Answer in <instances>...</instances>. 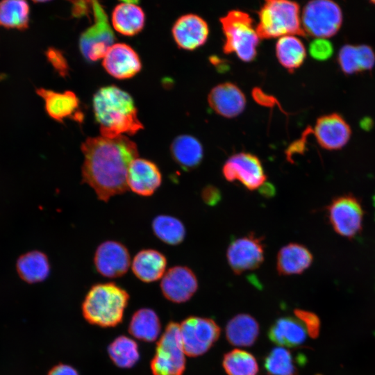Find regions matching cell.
I'll return each instance as SVG.
<instances>
[{
  "mask_svg": "<svg viewBox=\"0 0 375 375\" xmlns=\"http://www.w3.org/2000/svg\"><path fill=\"white\" fill-rule=\"evenodd\" d=\"M111 20L117 32L124 35L133 36L142 30L145 15L142 9L135 2L124 1L115 7Z\"/></svg>",
  "mask_w": 375,
  "mask_h": 375,
  "instance_id": "cb8c5ba5",
  "label": "cell"
},
{
  "mask_svg": "<svg viewBox=\"0 0 375 375\" xmlns=\"http://www.w3.org/2000/svg\"><path fill=\"white\" fill-rule=\"evenodd\" d=\"M179 326L184 352L190 357L204 354L220 335L219 326L210 318L190 316Z\"/></svg>",
  "mask_w": 375,
  "mask_h": 375,
  "instance_id": "30bf717a",
  "label": "cell"
},
{
  "mask_svg": "<svg viewBox=\"0 0 375 375\" xmlns=\"http://www.w3.org/2000/svg\"><path fill=\"white\" fill-rule=\"evenodd\" d=\"M312 261L313 256L306 247L292 242L279 250L276 257V269L280 275L299 274L306 271Z\"/></svg>",
  "mask_w": 375,
  "mask_h": 375,
  "instance_id": "44dd1931",
  "label": "cell"
},
{
  "mask_svg": "<svg viewBox=\"0 0 375 375\" xmlns=\"http://www.w3.org/2000/svg\"><path fill=\"white\" fill-rule=\"evenodd\" d=\"M129 301L128 292L115 283L91 287L82 303V314L90 324L103 328L122 322Z\"/></svg>",
  "mask_w": 375,
  "mask_h": 375,
  "instance_id": "3957f363",
  "label": "cell"
},
{
  "mask_svg": "<svg viewBox=\"0 0 375 375\" xmlns=\"http://www.w3.org/2000/svg\"><path fill=\"white\" fill-rule=\"evenodd\" d=\"M362 128H371L372 122L370 120V119H363V120L361 122Z\"/></svg>",
  "mask_w": 375,
  "mask_h": 375,
  "instance_id": "60d3db41",
  "label": "cell"
},
{
  "mask_svg": "<svg viewBox=\"0 0 375 375\" xmlns=\"http://www.w3.org/2000/svg\"><path fill=\"white\" fill-rule=\"evenodd\" d=\"M264 367L268 375H297L291 352L284 347L273 348L265 356Z\"/></svg>",
  "mask_w": 375,
  "mask_h": 375,
  "instance_id": "836d02e7",
  "label": "cell"
},
{
  "mask_svg": "<svg viewBox=\"0 0 375 375\" xmlns=\"http://www.w3.org/2000/svg\"><path fill=\"white\" fill-rule=\"evenodd\" d=\"M208 103L217 113L231 118L243 111L246 99L238 86L231 83H224L211 90L208 94Z\"/></svg>",
  "mask_w": 375,
  "mask_h": 375,
  "instance_id": "ffe728a7",
  "label": "cell"
},
{
  "mask_svg": "<svg viewBox=\"0 0 375 375\" xmlns=\"http://www.w3.org/2000/svg\"><path fill=\"white\" fill-rule=\"evenodd\" d=\"M16 268L19 277L28 283H40L50 274L48 257L40 251L22 255L17 261Z\"/></svg>",
  "mask_w": 375,
  "mask_h": 375,
  "instance_id": "4316f807",
  "label": "cell"
},
{
  "mask_svg": "<svg viewBox=\"0 0 375 375\" xmlns=\"http://www.w3.org/2000/svg\"><path fill=\"white\" fill-rule=\"evenodd\" d=\"M222 366L228 375H257L259 367L256 358L249 352L233 349L223 358Z\"/></svg>",
  "mask_w": 375,
  "mask_h": 375,
  "instance_id": "d6a6232c",
  "label": "cell"
},
{
  "mask_svg": "<svg viewBox=\"0 0 375 375\" xmlns=\"http://www.w3.org/2000/svg\"><path fill=\"white\" fill-rule=\"evenodd\" d=\"M309 53L314 59L324 61L333 55V47L326 38H316L310 44Z\"/></svg>",
  "mask_w": 375,
  "mask_h": 375,
  "instance_id": "8d00e7d4",
  "label": "cell"
},
{
  "mask_svg": "<svg viewBox=\"0 0 375 375\" xmlns=\"http://www.w3.org/2000/svg\"><path fill=\"white\" fill-rule=\"evenodd\" d=\"M160 289L169 301L181 303L190 300L198 289L194 272L186 266H174L161 278Z\"/></svg>",
  "mask_w": 375,
  "mask_h": 375,
  "instance_id": "5bb4252c",
  "label": "cell"
},
{
  "mask_svg": "<svg viewBox=\"0 0 375 375\" xmlns=\"http://www.w3.org/2000/svg\"><path fill=\"white\" fill-rule=\"evenodd\" d=\"M81 149L84 156L82 182L94 190L99 200L108 201L128 190V167L138 157L137 144L133 141L126 135L88 138Z\"/></svg>",
  "mask_w": 375,
  "mask_h": 375,
  "instance_id": "6da1fadb",
  "label": "cell"
},
{
  "mask_svg": "<svg viewBox=\"0 0 375 375\" xmlns=\"http://www.w3.org/2000/svg\"><path fill=\"white\" fill-rule=\"evenodd\" d=\"M222 174L226 181H238L251 191L258 189L267 180L260 159L247 152L238 153L229 157L222 167Z\"/></svg>",
  "mask_w": 375,
  "mask_h": 375,
  "instance_id": "8fae6325",
  "label": "cell"
},
{
  "mask_svg": "<svg viewBox=\"0 0 375 375\" xmlns=\"http://www.w3.org/2000/svg\"><path fill=\"white\" fill-rule=\"evenodd\" d=\"M372 3H374V4H375V1H372Z\"/></svg>",
  "mask_w": 375,
  "mask_h": 375,
  "instance_id": "b9f144b4",
  "label": "cell"
},
{
  "mask_svg": "<svg viewBox=\"0 0 375 375\" xmlns=\"http://www.w3.org/2000/svg\"><path fill=\"white\" fill-rule=\"evenodd\" d=\"M93 110L102 137L133 135L143 128L133 98L116 86L97 90L93 97Z\"/></svg>",
  "mask_w": 375,
  "mask_h": 375,
  "instance_id": "7a4b0ae2",
  "label": "cell"
},
{
  "mask_svg": "<svg viewBox=\"0 0 375 375\" xmlns=\"http://www.w3.org/2000/svg\"><path fill=\"white\" fill-rule=\"evenodd\" d=\"M340 6L330 0H315L306 3L303 9L301 24L306 33L316 38L335 35L342 24Z\"/></svg>",
  "mask_w": 375,
  "mask_h": 375,
  "instance_id": "52a82bcc",
  "label": "cell"
},
{
  "mask_svg": "<svg viewBox=\"0 0 375 375\" xmlns=\"http://www.w3.org/2000/svg\"><path fill=\"white\" fill-rule=\"evenodd\" d=\"M260 332L259 324L249 314L234 316L227 323L225 333L228 342L236 347H250L256 341Z\"/></svg>",
  "mask_w": 375,
  "mask_h": 375,
  "instance_id": "484cf974",
  "label": "cell"
},
{
  "mask_svg": "<svg viewBox=\"0 0 375 375\" xmlns=\"http://www.w3.org/2000/svg\"><path fill=\"white\" fill-rule=\"evenodd\" d=\"M162 175L153 162L137 158L129 165L127 185L134 193L144 197L152 195L160 186Z\"/></svg>",
  "mask_w": 375,
  "mask_h": 375,
  "instance_id": "e0dca14e",
  "label": "cell"
},
{
  "mask_svg": "<svg viewBox=\"0 0 375 375\" xmlns=\"http://www.w3.org/2000/svg\"><path fill=\"white\" fill-rule=\"evenodd\" d=\"M94 14L93 24L81 35L79 46L83 56L89 61L103 58L108 49L114 44L115 35L102 6L91 1Z\"/></svg>",
  "mask_w": 375,
  "mask_h": 375,
  "instance_id": "9c48e42d",
  "label": "cell"
},
{
  "mask_svg": "<svg viewBox=\"0 0 375 375\" xmlns=\"http://www.w3.org/2000/svg\"><path fill=\"white\" fill-rule=\"evenodd\" d=\"M262 238L250 233L231 241L226 250L227 262L235 274L258 269L265 259Z\"/></svg>",
  "mask_w": 375,
  "mask_h": 375,
  "instance_id": "7c38bea8",
  "label": "cell"
},
{
  "mask_svg": "<svg viewBox=\"0 0 375 375\" xmlns=\"http://www.w3.org/2000/svg\"><path fill=\"white\" fill-rule=\"evenodd\" d=\"M94 264L101 275L110 278H118L128 272L131 265L130 254L122 243L107 240L97 248Z\"/></svg>",
  "mask_w": 375,
  "mask_h": 375,
  "instance_id": "4fadbf2b",
  "label": "cell"
},
{
  "mask_svg": "<svg viewBox=\"0 0 375 375\" xmlns=\"http://www.w3.org/2000/svg\"><path fill=\"white\" fill-rule=\"evenodd\" d=\"M36 92L44 99L46 112L54 120L62 122L69 117L79 122L82 120L83 115L78 110L79 99L73 92H56L38 88Z\"/></svg>",
  "mask_w": 375,
  "mask_h": 375,
  "instance_id": "d6986e66",
  "label": "cell"
},
{
  "mask_svg": "<svg viewBox=\"0 0 375 375\" xmlns=\"http://www.w3.org/2000/svg\"><path fill=\"white\" fill-rule=\"evenodd\" d=\"M313 133L321 147L326 150H338L347 144L351 130L340 115L331 113L317 119Z\"/></svg>",
  "mask_w": 375,
  "mask_h": 375,
  "instance_id": "9a60e30c",
  "label": "cell"
},
{
  "mask_svg": "<svg viewBox=\"0 0 375 375\" xmlns=\"http://www.w3.org/2000/svg\"><path fill=\"white\" fill-rule=\"evenodd\" d=\"M306 330L296 317H282L277 319L268 331L269 339L281 347H298L306 340Z\"/></svg>",
  "mask_w": 375,
  "mask_h": 375,
  "instance_id": "603a6c76",
  "label": "cell"
},
{
  "mask_svg": "<svg viewBox=\"0 0 375 375\" xmlns=\"http://www.w3.org/2000/svg\"><path fill=\"white\" fill-rule=\"evenodd\" d=\"M108 353L110 360L118 367L131 368L139 360L138 344L131 338L120 335L108 345Z\"/></svg>",
  "mask_w": 375,
  "mask_h": 375,
  "instance_id": "f546056e",
  "label": "cell"
},
{
  "mask_svg": "<svg viewBox=\"0 0 375 375\" xmlns=\"http://www.w3.org/2000/svg\"><path fill=\"white\" fill-rule=\"evenodd\" d=\"M276 55L281 65L292 72L304 62L306 50L299 38L295 35H285L276 42Z\"/></svg>",
  "mask_w": 375,
  "mask_h": 375,
  "instance_id": "f1b7e54d",
  "label": "cell"
},
{
  "mask_svg": "<svg viewBox=\"0 0 375 375\" xmlns=\"http://www.w3.org/2000/svg\"><path fill=\"white\" fill-rule=\"evenodd\" d=\"M201 197L206 204L213 206L219 201L221 194L218 188L209 185L202 190Z\"/></svg>",
  "mask_w": 375,
  "mask_h": 375,
  "instance_id": "f35d334b",
  "label": "cell"
},
{
  "mask_svg": "<svg viewBox=\"0 0 375 375\" xmlns=\"http://www.w3.org/2000/svg\"><path fill=\"white\" fill-rule=\"evenodd\" d=\"M102 64L106 72L117 79L132 78L142 68L138 53L124 43L112 44L104 56Z\"/></svg>",
  "mask_w": 375,
  "mask_h": 375,
  "instance_id": "2e32d148",
  "label": "cell"
},
{
  "mask_svg": "<svg viewBox=\"0 0 375 375\" xmlns=\"http://www.w3.org/2000/svg\"><path fill=\"white\" fill-rule=\"evenodd\" d=\"M185 356L179 324L170 322L157 342L151 361L153 375H183L185 369Z\"/></svg>",
  "mask_w": 375,
  "mask_h": 375,
  "instance_id": "8992f818",
  "label": "cell"
},
{
  "mask_svg": "<svg viewBox=\"0 0 375 375\" xmlns=\"http://www.w3.org/2000/svg\"><path fill=\"white\" fill-rule=\"evenodd\" d=\"M326 212L333 229L338 235L351 239L362 231L364 210L354 195L347 194L334 198Z\"/></svg>",
  "mask_w": 375,
  "mask_h": 375,
  "instance_id": "ba28073f",
  "label": "cell"
},
{
  "mask_svg": "<svg viewBox=\"0 0 375 375\" xmlns=\"http://www.w3.org/2000/svg\"><path fill=\"white\" fill-rule=\"evenodd\" d=\"M46 56L48 61L52 65L54 69L62 76L68 70V65L62 53L58 49L51 47L46 51Z\"/></svg>",
  "mask_w": 375,
  "mask_h": 375,
  "instance_id": "74e56055",
  "label": "cell"
},
{
  "mask_svg": "<svg viewBox=\"0 0 375 375\" xmlns=\"http://www.w3.org/2000/svg\"><path fill=\"white\" fill-rule=\"evenodd\" d=\"M170 153L174 160L187 171L197 167L203 157L201 142L190 135L177 136L171 144Z\"/></svg>",
  "mask_w": 375,
  "mask_h": 375,
  "instance_id": "d4e9b609",
  "label": "cell"
},
{
  "mask_svg": "<svg viewBox=\"0 0 375 375\" xmlns=\"http://www.w3.org/2000/svg\"><path fill=\"white\" fill-rule=\"evenodd\" d=\"M258 17L256 30L260 39L306 35L302 27L299 6L296 2L267 1L260 9Z\"/></svg>",
  "mask_w": 375,
  "mask_h": 375,
  "instance_id": "277c9868",
  "label": "cell"
},
{
  "mask_svg": "<svg viewBox=\"0 0 375 375\" xmlns=\"http://www.w3.org/2000/svg\"><path fill=\"white\" fill-rule=\"evenodd\" d=\"M220 23L225 38L224 51L235 53L244 62L253 60L260 38L252 18L243 11L231 10Z\"/></svg>",
  "mask_w": 375,
  "mask_h": 375,
  "instance_id": "5b68a950",
  "label": "cell"
},
{
  "mask_svg": "<svg viewBox=\"0 0 375 375\" xmlns=\"http://www.w3.org/2000/svg\"><path fill=\"white\" fill-rule=\"evenodd\" d=\"M152 230L159 240L169 245L181 244L186 234L183 222L176 217L167 215H158L153 219Z\"/></svg>",
  "mask_w": 375,
  "mask_h": 375,
  "instance_id": "1f68e13d",
  "label": "cell"
},
{
  "mask_svg": "<svg viewBox=\"0 0 375 375\" xmlns=\"http://www.w3.org/2000/svg\"><path fill=\"white\" fill-rule=\"evenodd\" d=\"M294 313L302 323L309 336L312 339L318 338L321 328L319 317L312 312L299 308L295 309Z\"/></svg>",
  "mask_w": 375,
  "mask_h": 375,
  "instance_id": "d590c367",
  "label": "cell"
},
{
  "mask_svg": "<svg viewBox=\"0 0 375 375\" xmlns=\"http://www.w3.org/2000/svg\"><path fill=\"white\" fill-rule=\"evenodd\" d=\"M167 259L161 252L142 249L134 256L131 268L135 276L144 283H151L162 278L166 272Z\"/></svg>",
  "mask_w": 375,
  "mask_h": 375,
  "instance_id": "7402d4cb",
  "label": "cell"
},
{
  "mask_svg": "<svg viewBox=\"0 0 375 375\" xmlns=\"http://www.w3.org/2000/svg\"><path fill=\"white\" fill-rule=\"evenodd\" d=\"M128 330L135 339L148 342L155 341L161 331L159 317L151 308H140L132 315Z\"/></svg>",
  "mask_w": 375,
  "mask_h": 375,
  "instance_id": "83f0119b",
  "label": "cell"
},
{
  "mask_svg": "<svg viewBox=\"0 0 375 375\" xmlns=\"http://www.w3.org/2000/svg\"><path fill=\"white\" fill-rule=\"evenodd\" d=\"M338 64L342 71L347 75L363 71L358 45L345 44L340 49Z\"/></svg>",
  "mask_w": 375,
  "mask_h": 375,
  "instance_id": "e575fe53",
  "label": "cell"
},
{
  "mask_svg": "<svg viewBox=\"0 0 375 375\" xmlns=\"http://www.w3.org/2000/svg\"><path fill=\"white\" fill-rule=\"evenodd\" d=\"M172 35L176 44L185 50H194L207 40L209 28L206 22L197 15L180 17L173 25Z\"/></svg>",
  "mask_w": 375,
  "mask_h": 375,
  "instance_id": "ac0fdd59",
  "label": "cell"
},
{
  "mask_svg": "<svg viewBox=\"0 0 375 375\" xmlns=\"http://www.w3.org/2000/svg\"><path fill=\"white\" fill-rule=\"evenodd\" d=\"M30 8L22 0L0 1V26L6 28L25 30L28 26Z\"/></svg>",
  "mask_w": 375,
  "mask_h": 375,
  "instance_id": "4dcf8cb0",
  "label": "cell"
},
{
  "mask_svg": "<svg viewBox=\"0 0 375 375\" xmlns=\"http://www.w3.org/2000/svg\"><path fill=\"white\" fill-rule=\"evenodd\" d=\"M47 375H79L78 371L72 366L60 363L53 366Z\"/></svg>",
  "mask_w": 375,
  "mask_h": 375,
  "instance_id": "ab89813d",
  "label": "cell"
}]
</instances>
